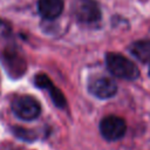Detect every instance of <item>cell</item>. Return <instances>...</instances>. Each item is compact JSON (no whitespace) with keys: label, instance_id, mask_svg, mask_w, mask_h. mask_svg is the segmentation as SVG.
Segmentation results:
<instances>
[{"label":"cell","instance_id":"cell-10","mask_svg":"<svg viewBox=\"0 0 150 150\" xmlns=\"http://www.w3.org/2000/svg\"><path fill=\"white\" fill-rule=\"evenodd\" d=\"M149 74H150V70H149Z\"/></svg>","mask_w":150,"mask_h":150},{"label":"cell","instance_id":"cell-8","mask_svg":"<svg viewBox=\"0 0 150 150\" xmlns=\"http://www.w3.org/2000/svg\"><path fill=\"white\" fill-rule=\"evenodd\" d=\"M131 55L141 62H150V41L139 40L130 46Z\"/></svg>","mask_w":150,"mask_h":150},{"label":"cell","instance_id":"cell-2","mask_svg":"<svg viewBox=\"0 0 150 150\" xmlns=\"http://www.w3.org/2000/svg\"><path fill=\"white\" fill-rule=\"evenodd\" d=\"M13 112L23 121H32L35 120L40 112L41 107L40 103L32 96H19L12 103Z\"/></svg>","mask_w":150,"mask_h":150},{"label":"cell","instance_id":"cell-4","mask_svg":"<svg viewBox=\"0 0 150 150\" xmlns=\"http://www.w3.org/2000/svg\"><path fill=\"white\" fill-rule=\"evenodd\" d=\"M100 131L108 141H117L122 138L127 131L125 121L118 116H107L100 123Z\"/></svg>","mask_w":150,"mask_h":150},{"label":"cell","instance_id":"cell-6","mask_svg":"<svg viewBox=\"0 0 150 150\" xmlns=\"http://www.w3.org/2000/svg\"><path fill=\"white\" fill-rule=\"evenodd\" d=\"M35 84H36L38 87L42 88V89L48 90L49 94H50V97H52L53 102H54L57 107L63 108V107L66 105V98H64L63 94L59 90V88H56V87L52 83V81L49 80L48 76H46V75H43V74L36 75V76H35Z\"/></svg>","mask_w":150,"mask_h":150},{"label":"cell","instance_id":"cell-9","mask_svg":"<svg viewBox=\"0 0 150 150\" xmlns=\"http://www.w3.org/2000/svg\"><path fill=\"white\" fill-rule=\"evenodd\" d=\"M5 27H6V25H5L4 22H1V21H0V32L5 30Z\"/></svg>","mask_w":150,"mask_h":150},{"label":"cell","instance_id":"cell-7","mask_svg":"<svg viewBox=\"0 0 150 150\" xmlns=\"http://www.w3.org/2000/svg\"><path fill=\"white\" fill-rule=\"evenodd\" d=\"M38 11L47 20L56 19L63 11V0H39Z\"/></svg>","mask_w":150,"mask_h":150},{"label":"cell","instance_id":"cell-3","mask_svg":"<svg viewBox=\"0 0 150 150\" xmlns=\"http://www.w3.org/2000/svg\"><path fill=\"white\" fill-rule=\"evenodd\" d=\"M74 14L84 25H95L101 20V9L95 0H76Z\"/></svg>","mask_w":150,"mask_h":150},{"label":"cell","instance_id":"cell-5","mask_svg":"<svg viewBox=\"0 0 150 150\" xmlns=\"http://www.w3.org/2000/svg\"><path fill=\"white\" fill-rule=\"evenodd\" d=\"M89 91L98 98H109L117 91V84L112 79L100 76L95 77L89 82Z\"/></svg>","mask_w":150,"mask_h":150},{"label":"cell","instance_id":"cell-1","mask_svg":"<svg viewBox=\"0 0 150 150\" xmlns=\"http://www.w3.org/2000/svg\"><path fill=\"white\" fill-rule=\"evenodd\" d=\"M105 63L109 71L116 77L124 80H135L139 75L137 66L121 54L109 53L105 57Z\"/></svg>","mask_w":150,"mask_h":150}]
</instances>
